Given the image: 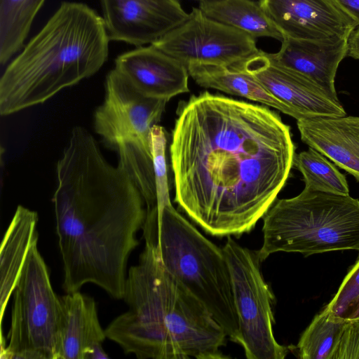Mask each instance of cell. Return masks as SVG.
I'll return each mask as SVG.
<instances>
[{"label": "cell", "mask_w": 359, "mask_h": 359, "mask_svg": "<svg viewBox=\"0 0 359 359\" xmlns=\"http://www.w3.org/2000/svg\"><path fill=\"white\" fill-rule=\"evenodd\" d=\"M123 299L128 306L106 336L140 359H222L226 333L207 309L164 269L145 243L130 268Z\"/></svg>", "instance_id": "cell-3"}, {"label": "cell", "mask_w": 359, "mask_h": 359, "mask_svg": "<svg viewBox=\"0 0 359 359\" xmlns=\"http://www.w3.org/2000/svg\"><path fill=\"white\" fill-rule=\"evenodd\" d=\"M142 229L145 243L156 250L165 271L237 342L238 317L222 248L205 238L171 201L147 211Z\"/></svg>", "instance_id": "cell-5"}, {"label": "cell", "mask_w": 359, "mask_h": 359, "mask_svg": "<svg viewBox=\"0 0 359 359\" xmlns=\"http://www.w3.org/2000/svg\"><path fill=\"white\" fill-rule=\"evenodd\" d=\"M293 165L303 175L305 189L349 195L347 180L323 154L310 147L294 156Z\"/></svg>", "instance_id": "cell-23"}, {"label": "cell", "mask_w": 359, "mask_h": 359, "mask_svg": "<svg viewBox=\"0 0 359 359\" xmlns=\"http://www.w3.org/2000/svg\"><path fill=\"white\" fill-rule=\"evenodd\" d=\"M46 0H0V63L20 50Z\"/></svg>", "instance_id": "cell-21"}, {"label": "cell", "mask_w": 359, "mask_h": 359, "mask_svg": "<svg viewBox=\"0 0 359 359\" xmlns=\"http://www.w3.org/2000/svg\"><path fill=\"white\" fill-rule=\"evenodd\" d=\"M193 1H198L200 4V3L210 1H212V0H193Z\"/></svg>", "instance_id": "cell-29"}, {"label": "cell", "mask_w": 359, "mask_h": 359, "mask_svg": "<svg viewBox=\"0 0 359 359\" xmlns=\"http://www.w3.org/2000/svg\"><path fill=\"white\" fill-rule=\"evenodd\" d=\"M62 319L56 359H88L93 349L107 337L99 322L93 298L79 291L60 297Z\"/></svg>", "instance_id": "cell-17"}, {"label": "cell", "mask_w": 359, "mask_h": 359, "mask_svg": "<svg viewBox=\"0 0 359 359\" xmlns=\"http://www.w3.org/2000/svg\"><path fill=\"white\" fill-rule=\"evenodd\" d=\"M232 67L255 77L283 103L288 115L297 121L320 116H344L346 111L338 99L304 74L277 62L271 53L259 50Z\"/></svg>", "instance_id": "cell-11"}, {"label": "cell", "mask_w": 359, "mask_h": 359, "mask_svg": "<svg viewBox=\"0 0 359 359\" xmlns=\"http://www.w3.org/2000/svg\"><path fill=\"white\" fill-rule=\"evenodd\" d=\"M187 68L189 65L232 67L256 53V39L192 8L188 19L151 44Z\"/></svg>", "instance_id": "cell-10"}, {"label": "cell", "mask_w": 359, "mask_h": 359, "mask_svg": "<svg viewBox=\"0 0 359 359\" xmlns=\"http://www.w3.org/2000/svg\"><path fill=\"white\" fill-rule=\"evenodd\" d=\"M114 68L148 97L168 101L189 90L187 68L151 44L119 55Z\"/></svg>", "instance_id": "cell-14"}, {"label": "cell", "mask_w": 359, "mask_h": 359, "mask_svg": "<svg viewBox=\"0 0 359 359\" xmlns=\"http://www.w3.org/2000/svg\"><path fill=\"white\" fill-rule=\"evenodd\" d=\"M262 262L278 252L309 256L359 250V200L349 195L304 189L278 200L263 217Z\"/></svg>", "instance_id": "cell-6"}, {"label": "cell", "mask_w": 359, "mask_h": 359, "mask_svg": "<svg viewBox=\"0 0 359 359\" xmlns=\"http://www.w3.org/2000/svg\"><path fill=\"white\" fill-rule=\"evenodd\" d=\"M330 359H359V317L346 320Z\"/></svg>", "instance_id": "cell-26"}, {"label": "cell", "mask_w": 359, "mask_h": 359, "mask_svg": "<svg viewBox=\"0 0 359 359\" xmlns=\"http://www.w3.org/2000/svg\"><path fill=\"white\" fill-rule=\"evenodd\" d=\"M297 124L303 142L359 182V116H320Z\"/></svg>", "instance_id": "cell-16"}, {"label": "cell", "mask_w": 359, "mask_h": 359, "mask_svg": "<svg viewBox=\"0 0 359 359\" xmlns=\"http://www.w3.org/2000/svg\"><path fill=\"white\" fill-rule=\"evenodd\" d=\"M198 8L209 18L238 29L252 37H270L282 41L284 35L259 1L212 0L200 3Z\"/></svg>", "instance_id": "cell-20"}, {"label": "cell", "mask_w": 359, "mask_h": 359, "mask_svg": "<svg viewBox=\"0 0 359 359\" xmlns=\"http://www.w3.org/2000/svg\"><path fill=\"white\" fill-rule=\"evenodd\" d=\"M168 101L146 97L115 68L106 77L105 96L94 114V128L116 151L118 165L133 176L154 170L151 130Z\"/></svg>", "instance_id": "cell-7"}, {"label": "cell", "mask_w": 359, "mask_h": 359, "mask_svg": "<svg viewBox=\"0 0 359 359\" xmlns=\"http://www.w3.org/2000/svg\"><path fill=\"white\" fill-rule=\"evenodd\" d=\"M259 3L284 37L340 39L348 38L356 27L332 0H259Z\"/></svg>", "instance_id": "cell-13"}, {"label": "cell", "mask_w": 359, "mask_h": 359, "mask_svg": "<svg viewBox=\"0 0 359 359\" xmlns=\"http://www.w3.org/2000/svg\"><path fill=\"white\" fill-rule=\"evenodd\" d=\"M104 22L88 5L62 2L8 64L0 79V114L42 104L97 73L107 60Z\"/></svg>", "instance_id": "cell-4"}, {"label": "cell", "mask_w": 359, "mask_h": 359, "mask_svg": "<svg viewBox=\"0 0 359 359\" xmlns=\"http://www.w3.org/2000/svg\"><path fill=\"white\" fill-rule=\"evenodd\" d=\"M355 24L359 25V0H332Z\"/></svg>", "instance_id": "cell-27"}, {"label": "cell", "mask_w": 359, "mask_h": 359, "mask_svg": "<svg viewBox=\"0 0 359 359\" xmlns=\"http://www.w3.org/2000/svg\"><path fill=\"white\" fill-rule=\"evenodd\" d=\"M325 308L332 314L344 319L359 317V258Z\"/></svg>", "instance_id": "cell-24"}, {"label": "cell", "mask_w": 359, "mask_h": 359, "mask_svg": "<svg viewBox=\"0 0 359 359\" xmlns=\"http://www.w3.org/2000/svg\"><path fill=\"white\" fill-rule=\"evenodd\" d=\"M110 40L137 47L153 44L185 22L178 0H100Z\"/></svg>", "instance_id": "cell-12"}, {"label": "cell", "mask_w": 359, "mask_h": 359, "mask_svg": "<svg viewBox=\"0 0 359 359\" xmlns=\"http://www.w3.org/2000/svg\"><path fill=\"white\" fill-rule=\"evenodd\" d=\"M346 320L332 314L325 307L302 334L295 347L298 358L330 359Z\"/></svg>", "instance_id": "cell-22"}, {"label": "cell", "mask_w": 359, "mask_h": 359, "mask_svg": "<svg viewBox=\"0 0 359 359\" xmlns=\"http://www.w3.org/2000/svg\"><path fill=\"white\" fill-rule=\"evenodd\" d=\"M347 56L359 60V25L350 33L348 39Z\"/></svg>", "instance_id": "cell-28"}, {"label": "cell", "mask_w": 359, "mask_h": 359, "mask_svg": "<svg viewBox=\"0 0 359 359\" xmlns=\"http://www.w3.org/2000/svg\"><path fill=\"white\" fill-rule=\"evenodd\" d=\"M347 39L306 40L285 36L279 51L271 55L279 64L304 74L338 99L334 79L339 65L347 56Z\"/></svg>", "instance_id": "cell-15"}, {"label": "cell", "mask_w": 359, "mask_h": 359, "mask_svg": "<svg viewBox=\"0 0 359 359\" xmlns=\"http://www.w3.org/2000/svg\"><path fill=\"white\" fill-rule=\"evenodd\" d=\"M177 114L170 147L175 202L213 236L250 232L293 166L290 127L266 107L208 91Z\"/></svg>", "instance_id": "cell-1"}, {"label": "cell", "mask_w": 359, "mask_h": 359, "mask_svg": "<svg viewBox=\"0 0 359 359\" xmlns=\"http://www.w3.org/2000/svg\"><path fill=\"white\" fill-rule=\"evenodd\" d=\"M36 212L18 205L1 242L0 250V321L13 294L29 252L39 239Z\"/></svg>", "instance_id": "cell-18"}, {"label": "cell", "mask_w": 359, "mask_h": 359, "mask_svg": "<svg viewBox=\"0 0 359 359\" xmlns=\"http://www.w3.org/2000/svg\"><path fill=\"white\" fill-rule=\"evenodd\" d=\"M231 278L238 317L237 342L248 359H283L288 348L279 344L273 331L275 297L264 279L257 251L226 236L222 248Z\"/></svg>", "instance_id": "cell-9"}, {"label": "cell", "mask_w": 359, "mask_h": 359, "mask_svg": "<svg viewBox=\"0 0 359 359\" xmlns=\"http://www.w3.org/2000/svg\"><path fill=\"white\" fill-rule=\"evenodd\" d=\"M151 154L155 175L157 206L170 201L165 158L167 137L165 129L155 125L151 130Z\"/></svg>", "instance_id": "cell-25"}, {"label": "cell", "mask_w": 359, "mask_h": 359, "mask_svg": "<svg viewBox=\"0 0 359 359\" xmlns=\"http://www.w3.org/2000/svg\"><path fill=\"white\" fill-rule=\"evenodd\" d=\"M189 75L199 86L221 90L273 107L288 115L286 107L251 74L234 67L192 64Z\"/></svg>", "instance_id": "cell-19"}, {"label": "cell", "mask_w": 359, "mask_h": 359, "mask_svg": "<svg viewBox=\"0 0 359 359\" xmlns=\"http://www.w3.org/2000/svg\"><path fill=\"white\" fill-rule=\"evenodd\" d=\"M13 296L8 343L0 358L56 359L62 305L37 243L29 252Z\"/></svg>", "instance_id": "cell-8"}, {"label": "cell", "mask_w": 359, "mask_h": 359, "mask_svg": "<svg viewBox=\"0 0 359 359\" xmlns=\"http://www.w3.org/2000/svg\"><path fill=\"white\" fill-rule=\"evenodd\" d=\"M56 175L53 202L63 290L77 292L90 283L123 299L128 259L147 217L142 194L123 168L105 159L81 126L72 129Z\"/></svg>", "instance_id": "cell-2"}]
</instances>
